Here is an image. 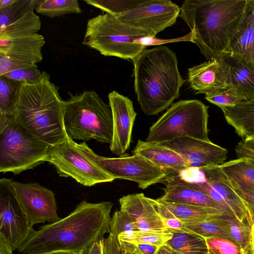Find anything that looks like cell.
<instances>
[{
	"label": "cell",
	"instance_id": "cell-44",
	"mask_svg": "<svg viewBox=\"0 0 254 254\" xmlns=\"http://www.w3.org/2000/svg\"><path fill=\"white\" fill-rule=\"evenodd\" d=\"M104 239L95 242L91 247L84 251L81 254H103Z\"/></svg>",
	"mask_w": 254,
	"mask_h": 254
},
{
	"label": "cell",
	"instance_id": "cell-39",
	"mask_svg": "<svg viewBox=\"0 0 254 254\" xmlns=\"http://www.w3.org/2000/svg\"><path fill=\"white\" fill-rule=\"evenodd\" d=\"M110 233L117 237L124 232L138 230L133 220L121 210L114 213L110 220Z\"/></svg>",
	"mask_w": 254,
	"mask_h": 254
},
{
	"label": "cell",
	"instance_id": "cell-5",
	"mask_svg": "<svg viewBox=\"0 0 254 254\" xmlns=\"http://www.w3.org/2000/svg\"><path fill=\"white\" fill-rule=\"evenodd\" d=\"M64 125L73 140L94 139L110 144L113 133L111 108L94 90L69 94L64 100Z\"/></svg>",
	"mask_w": 254,
	"mask_h": 254
},
{
	"label": "cell",
	"instance_id": "cell-6",
	"mask_svg": "<svg viewBox=\"0 0 254 254\" xmlns=\"http://www.w3.org/2000/svg\"><path fill=\"white\" fill-rule=\"evenodd\" d=\"M161 183L177 185L201 191L212 199L228 215L252 226L254 221L244 201L235 192L219 165L164 170Z\"/></svg>",
	"mask_w": 254,
	"mask_h": 254
},
{
	"label": "cell",
	"instance_id": "cell-16",
	"mask_svg": "<svg viewBox=\"0 0 254 254\" xmlns=\"http://www.w3.org/2000/svg\"><path fill=\"white\" fill-rule=\"evenodd\" d=\"M157 143L178 153L189 168L219 165L227 157L228 150L211 141L182 137Z\"/></svg>",
	"mask_w": 254,
	"mask_h": 254
},
{
	"label": "cell",
	"instance_id": "cell-45",
	"mask_svg": "<svg viewBox=\"0 0 254 254\" xmlns=\"http://www.w3.org/2000/svg\"><path fill=\"white\" fill-rule=\"evenodd\" d=\"M13 249L4 237L0 234V254H12Z\"/></svg>",
	"mask_w": 254,
	"mask_h": 254
},
{
	"label": "cell",
	"instance_id": "cell-33",
	"mask_svg": "<svg viewBox=\"0 0 254 254\" xmlns=\"http://www.w3.org/2000/svg\"><path fill=\"white\" fill-rule=\"evenodd\" d=\"M41 15L54 18L82 12L77 0H40L35 8Z\"/></svg>",
	"mask_w": 254,
	"mask_h": 254
},
{
	"label": "cell",
	"instance_id": "cell-26",
	"mask_svg": "<svg viewBox=\"0 0 254 254\" xmlns=\"http://www.w3.org/2000/svg\"><path fill=\"white\" fill-rule=\"evenodd\" d=\"M231 67L232 87L245 99L254 98V70L226 54L222 57Z\"/></svg>",
	"mask_w": 254,
	"mask_h": 254
},
{
	"label": "cell",
	"instance_id": "cell-31",
	"mask_svg": "<svg viewBox=\"0 0 254 254\" xmlns=\"http://www.w3.org/2000/svg\"><path fill=\"white\" fill-rule=\"evenodd\" d=\"M218 214H211L205 220L200 222L184 223L187 233L195 234L204 238L222 237L232 240L227 227Z\"/></svg>",
	"mask_w": 254,
	"mask_h": 254
},
{
	"label": "cell",
	"instance_id": "cell-15",
	"mask_svg": "<svg viewBox=\"0 0 254 254\" xmlns=\"http://www.w3.org/2000/svg\"><path fill=\"white\" fill-rule=\"evenodd\" d=\"M45 43L44 37L39 33L0 41V76L13 69L40 63Z\"/></svg>",
	"mask_w": 254,
	"mask_h": 254
},
{
	"label": "cell",
	"instance_id": "cell-40",
	"mask_svg": "<svg viewBox=\"0 0 254 254\" xmlns=\"http://www.w3.org/2000/svg\"><path fill=\"white\" fill-rule=\"evenodd\" d=\"M193 39V33L190 31L188 34L176 38L163 39H159L153 36H145L139 38L135 40L134 43L136 44L143 46L145 47L157 45L161 46L163 44L177 42L189 41L192 42Z\"/></svg>",
	"mask_w": 254,
	"mask_h": 254
},
{
	"label": "cell",
	"instance_id": "cell-2",
	"mask_svg": "<svg viewBox=\"0 0 254 254\" xmlns=\"http://www.w3.org/2000/svg\"><path fill=\"white\" fill-rule=\"evenodd\" d=\"M248 0H186L180 17L193 33L192 42L207 59L227 54L229 43L242 22Z\"/></svg>",
	"mask_w": 254,
	"mask_h": 254
},
{
	"label": "cell",
	"instance_id": "cell-19",
	"mask_svg": "<svg viewBox=\"0 0 254 254\" xmlns=\"http://www.w3.org/2000/svg\"><path fill=\"white\" fill-rule=\"evenodd\" d=\"M120 210L126 212L134 221L138 230L168 231L157 211L154 199L143 193L123 196L119 199Z\"/></svg>",
	"mask_w": 254,
	"mask_h": 254
},
{
	"label": "cell",
	"instance_id": "cell-34",
	"mask_svg": "<svg viewBox=\"0 0 254 254\" xmlns=\"http://www.w3.org/2000/svg\"><path fill=\"white\" fill-rule=\"evenodd\" d=\"M40 0H14L6 8L0 11V29L28 12L34 11Z\"/></svg>",
	"mask_w": 254,
	"mask_h": 254
},
{
	"label": "cell",
	"instance_id": "cell-11",
	"mask_svg": "<svg viewBox=\"0 0 254 254\" xmlns=\"http://www.w3.org/2000/svg\"><path fill=\"white\" fill-rule=\"evenodd\" d=\"M79 144L90 158L115 179L134 182L142 190L161 183L166 176L163 169L139 155L104 157L95 153L85 142Z\"/></svg>",
	"mask_w": 254,
	"mask_h": 254
},
{
	"label": "cell",
	"instance_id": "cell-8",
	"mask_svg": "<svg viewBox=\"0 0 254 254\" xmlns=\"http://www.w3.org/2000/svg\"><path fill=\"white\" fill-rule=\"evenodd\" d=\"M208 109V106L196 99L173 103L150 127L146 141L160 143L182 137L210 141Z\"/></svg>",
	"mask_w": 254,
	"mask_h": 254
},
{
	"label": "cell",
	"instance_id": "cell-25",
	"mask_svg": "<svg viewBox=\"0 0 254 254\" xmlns=\"http://www.w3.org/2000/svg\"><path fill=\"white\" fill-rule=\"evenodd\" d=\"M219 166L231 185L254 192V166L249 159L238 158Z\"/></svg>",
	"mask_w": 254,
	"mask_h": 254
},
{
	"label": "cell",
	"instance_id": "cell-14",
	"mask_svg": "<svg viewBox=\"0 0 254 254\" xmlns=\"http://www.w3.org/2000/svg\"><path fill=\"white\" fill-rule=\"evenodd\" d=\"M16 197L32 226L59 221L55 193L37 183L12 181Z\"/></svg>",
	"mask_w": 254,
	"mask_h": 254
},
{
	"label": "cell",
	"instance_id": "cell-7",
	"mask_svg": "<svg viewBox=\"0 0 254 254\" xmlns=\"http://www.w3.org/2000/svg\"><path fill=\"white\" fill-rule=\"evenodd\" d=\"M145 36H151L105 13L88 19L82 44L104 56L132 60L146 48L135 44L134 41Z\"/></svg>",
	"mask_w": 254,
	"mask_h": 254
},
{
	"label": "cell",
	"instance_id": "cell-23",
	"mask_svg": "<svg viewBox=\"0 0 254 254\" xmlns=\"http://www.w3.org/2000/svg\"><path fill=\"white\" fill-rule=\"evenodd\" d=\"M225 120L243 139L254 137V98L221 107Z\"/></svg>",
	"mask_w": 254,
	"mask_h": 254
},
{
	"label": "cell",
	"instance_id": "cell-9",
	"mask_svg": "<svg viewBox=\"0 0 254 254\" xmlns=\"http://www.w3.org/2000/svg\"><path fill=\"white\" fill-rule=\"evenodd\" d=\"M50 146L15 119L0 130V172L17 175L34 169L45 162Z\"/></svg>",
	"mask_w": 254,
	"mask_h": 254
},
{
	"label": "cell",
	"instance_id": "cell-3",
	"mask_svg": "<svg viewBox=\"0 0 254 254\" xmlns=\"http://www.w3.org/2000/svg\"><path fill=\"white\" fill-rule=\"evenodd\" d=\"M132 61L134 91L143 112L156 115L170 107L185 82L176 54L161 45L145 48Z\"/></svg>",
	"mask_w": 254,
	"mask_h": 254
},
{
	"label": "cell",
	"instance_id": "cell-4",
	"mask_svg": "<svg viewBox=\"0 0 254 254\" xmlns=\"http://www.w3.org/2000/svg\"><path fill=\"white\" fill-rule=\"evenodd\" d=\"M64 100L50 76L43 71L36 82L20 83L15 105V120L28 131L50 145L66 140Z\"/></svg>",
	"mask_w": 254,
	"mask_h": 254
},
{
	"label": "cell",
	"instance_id": "cell-48",
	"mask_svg": "<svg viewBox=\"0 0 254 254\" xmlns=\"http://www.w3.org/2000/svg\"><path fill=\"white\" fill-rule=\"evenodd\" d=\"M14 0H0V11L10 6Z\"/></svg>",
	"mask_w": 254,
	"mask_h": 254
},
{
	"label": "cell",
	"instance_id": "cell-47",
	"mask_svg": "<svg viewBox=\"0 0 254 254\" xmlns=\"http://www.w3.org/2000/svg\"><path fill=\"white\" fill-rule=\"evenodd\" d=\"M245 13L254 21V0H248Z\"/></svg>",
	"mask_w": 254,
	"mask_h": 254
},
{
	"label": "cell",
	"instance_id": "cell-52",
	"mask_svg": "<svg viewBox=\"0 0 254 254\" xmlns=\"http://www.w3.org/2000/svg\"><path fill=\"white\" fill-rule=\"evenodd\" d=\"M248 159H249L250 161H251V162L252 163V164L254 166V160L251 159H250V158H248Z\"/></svg>",
	"mask_w": 254,
	"mask_h": 254
},
{
	"label": "cell",
	"instance_id": "cell-13",
	"mask_svg": "<svg viewBox=\"0 0 254 254\" xmlns=\"http://www.w3.org/2000/svg\"><path fill=\"white\" fill-rule=\"evenodd\" d=\"M16 197L12 180H0V234L18 250L34 232Z\"/></svg>",
	"mask_w": 254,
	"mask_h": 254
},
{
	"label": "cell",
	"instance_id": "cell-46",
	"mask_svg": "<svg viewBox=\"0 0 254 254\" xmlns=\"http://www.w3.org/2000/svg\"><path fill=\"white\" fill-rule=\"evenodd\" d=\"M238 143L254 152V137L243 139Z\"/></svg>",
	"mask_w": 254,
	"mask_h": 254
},
{
	"label": "cell",
	"instance_id": "cell-24",
	"mask_svg": "<svg viewBox=\"0 0 254 254\" xmlns=\"http://www.w3.org/2000/svg\"><path fill=\"white\" fill-rule=\"evenodd\" d=\"M156 209L163 219L176 218L183 223H192L205 220L210 214V210L199 206L169 202L160 197L154 199Z\"/></svg>",
	"mask_w": 254,
	"mask_h": 254
},
{
	"label": "cell",
	"instance_id": "cell-17",
	"mask_svg": "<svg viewBox=\"0 0 254 254\" xmlns=\"http://www.w3.org/2000/svg\"><path fill=\"white\" fill-rule=\"evenodd\" d=\"M187 81L195 94L227 89L232 87L231 67L223 57L209 60L189 68Z\"/></svg>",
	"mask_w": 254,
	"mask_h": 254
},
{
	"label": "cell",
	"instance_id": "cell-35",
	"mask_svg": "<svg viewBox=\"0 0 254 254\" xmlns=\"http://www.w3.org/2000/svg\"><path fill=\"white\" fill-rule=\"evenodd\" d=\"M84 1L106 13L118 16L134 6L139 0H84Z\"/></svg>",
	"mask_w": 254,
	"mask_h": 254
},
{
	"label": "cell",
	"instance_id": "cell-36",
	"mask_svg": "<svg viewBox=\"0 0 254 254\" xmlns=\"http://www.w3.org/2000/svg\"><path fill=\"white\" fill-rule=\"evenodd\" d=\"M205 99L220 108L224 107H232L246 99L234 88L222 90L213 93L205 95Z\"/></svg>",
	"mask_w": 254,
	"mask_h": 254
},
{
	"label": "cell",
	"instance_id": "cell-38",
	"mask_svg": "<svg viewBox=\"0 0 254 254\" xmlns=\"http://www.w3.org/2000/svg\"><path fill=\"white\" fill-rule=\"evenodd\" d=\"M42 73L34 64L13 69L1 76L20 83H33L40 80Z\"/></svg>",
	"mask_w": 254,
	"mask_h": 254
},
{
	"label": "cell",
	"instance_id": "cell-54",
	"mask_svg": "<svg viewBox=\"0 0 254 254\" xmlns=\"http://www.w3.org/2000/svg\"><path fill=\"white\" fill-rule=\"evenodd\" d=\"M253 220H254V217H253Z\"/></svg>",
	"mask_w": 254,
	"mask_h": 254
},
{
	"label": "cell",
	"instance_id": "cell-51",
	"mask_svg": "<svg viewBox=\"0 0 254 254\" xmlns=\"http://www.w3.org/2000/svg\"><path fill=\"white\" fill-rule=\"evenodd\" d=\"M49 254H75L72 253L70 252H55L53 253Z\"/></svg>",
	"mask_w": 254,
	"mask_h": 254
},
{
	"label": "cell",
	"instance_id": "cell-32",
	"mask_svg": "<svg viewBox=\"0 0 254 254\" xmlns=\"http://www.w3.org/2000/svg\"><path fill=\"white\" fill-rule=\"evenodd\" d=\"M173 236V233L166 231L135 230L126 231L118 235L119 242L133 245L148 244L160 248L166 245Z\"/></svg>",
	"mask_w": 254,
	"mask_h": 254
},
{
	"label": "cell",
	"instance_id": "cell-49",
	"mask_svg": "<svg viewBox=\"0 0 254 254\" xmlns=\"http://www.w3.org/2000/svg\"><path fill=\"white\" fill-rule=\"evenodd\" d=\"M157 254H172L171 250L166 245L160 247Z\"/></svg>",
	"mask_w": 254,
	"mask_h": 254
},
{
	"label": "cell",
	"instance_id": "cell-30",
	"mask_svg": "<svg viewBox=\"0 0 254 254\" xmlns=\"http://www.w3.org/2000/svg\"><path fill=\"white\" fill-rule=\"evenodd\" d=\"M218 216L227 227L232 240L240 248L244 254H250L252 226L225 213L218 214Z\"/></svg>",
	"mask_w": 254,
	"mask_h": 254
},
{
	"label": "cell",
	"instance_id": "cell-50",
	"mask_svg": "<svg viewBox=\"0 0 254 254\" xmlns=\"http://www.w3.org/2000/svg\"><path fill=\"white\" fill-rule=\"evenodd\" d=\"M251 245L250 254H254V222L251 228Z\"/></svg>",
	"mask_w": 254,
	"mask_h": 254
},
{
	"label": "cell",
	"instance_id": "cell-28",
	"mask_svg": "<svg viewBox=\"0 0 254 254\" xmlns=\"http://www.w3.org/2000/svg\"><path fill=\"white\" fill-rule=\"evenodd\" d=\"M166 245L172 254H207L205 239L198 235L188 233H173L172 238Z\"/></svg>",
	"mask_w": 254,
	"mask_h": 254
},
{
	"label": "cell",
	"instance_id": "cell-42",
	"mask_svg": "<svg viewBox=\"0 0 254 254\" xmlns=\"http://www.w3.org/2000/svg\"><path fill=\"white\" fill-rule=\"evenodd\" d=\"M103 252L104 254H124L118 237L109 233L103 240Z\"/></svg>",
	"mask_w": 254,
	"mask_h": 254
},
{
	"label": "cell",
	"instance_id": "cell-18",
	"mask_svg": "<svg viewBox=\"0 0 254 254\" xmlns=\"http://www.w3.org/2000/svg\"><path fill=\"white\" fill-rule=\"evenodd\" d=\"M113 118V133L110 149L119 156L125 155L131 140L133 127L137 114L128 97L116 91L108 95Z\"/></svg>",
	"mask_w": 254,
	"mask_h": 254
},
{
	"label": "cell",
	"instance_id": "cell-41",
	"mask_svg": "<svg viewBox=\"0 0 254 254\" xmlns=\"http://www.w3.org/2000/svg\"><path fill=\"white\" fill-rule=\"evenodd\" d=\"M120 243L123 251L130 254H157L160 248L156 246L148 244L133 245Z\"/></svg>",
	"mask_w": 254,
	"mask_h": 254
},
{
	"label": "cell",
	"instance_id": "cell-29",
	"mask_svg": "<svg viewBox=\"0 0 254 254\" xmlns=\"http://www.w3.org/2000/svg\"><path fill=\"white\" fill-rule=\"evenodd\" d=\"M41 27L40 17L34 11L27 12L0 29V41L38 33Z\"/></svg>",
	"mask_w": 254,
	"mask_h": 254
},
{
	"label": "cell",
	"instance_id": "cell-43",
	"mask_svg": "<svg viewBox=\"0 0 254 254\" xmlns=\"http://www.w3.org/2000/svg\"><path fill=\"white\" fill-rule=\"evenodd\" d=\"M231 186L235 192L244 201L252 218L254 217V192L248 190H242L236 187Z\"/></svg>",
	"mask_w": 254,
	"mask_h": 254
},
{
	"label": "cell",
	"instance_id": "cell-12",
	"mask_svg": "<svg viewBox=\"0 0 254 254\" xmlns=\"http://www.w3.org/2000/svg\"><path fill=\"white\" fill-rule=\"evenodd\" d=\"M180 10V7L170 0H139L134 6L116 17L155 37L176 23Z\"/></svg>",
	"mask_w": 254,
	"mask_h": 254
},
{
	"label": "cell",
	"instance_id": "cell-37",
	"mask_svg": "<svg viewBox=\"0 0 254 254\" xmlns=\"http://www.w3.org/2000/svg\"><path fill=\"white\" fill-rule=\"evenodd\" d=\"M207 254H244L240 248L230 239L222 237L205 238Z\"/></svg>",
	"mask_w": 254,
	"mask_h": 254
},
{
	"label": "cell",
	"instance_id": "cell-27",
	"mask_svg": "<svg viewBox=\"0 0 254 254\" xmlns=\"http://www.w3.org/2000/svg\"><path fill=\"white\" fill-rule=\"evenodd\" d=\"M20 84L0 76V130L15 119V105Z\"/></svg>",
	"mask_w": 254,
	"mask_h": 254
},
{
	"label": "cell",
	"instance_id": "cell-22",
	"mask_svg": "<svg viewBox=\"0 0 254 254\" xmlns=\"http://www.w3.org/2000/svg\"><path fill=\"white\" fill-rule=\"evenodd\" d=\"M164 194L160 198L167 202L182 203L205 208L214 214L225 213L207 194L193 189L166 185Z\"/></svg>",
	"mask_w": 254,
	"mask_h": 254
},
{
	"label": "cell",
	"instance_id": "cell-55",
	"mask_svg": "<svg viewBox=\"0 0 254 254\" xmlns=\"http://www.w3.org/2000/svg\"><path fill=\"white\" fill-rule=\"evenodd\" d=\"M103 254H104V252H103Z\"/></svg>",
	"mask_w": 254,
	"mask_h": 254
},
{
	"label": "cell",
	"instance_id": "cell-1",
	"mask_svg": "<svg viewBox=\"0 0 254 254\" xmlns=\"http://www.w3.org/2000/svg\"><path fill=\"white\" fill-rule=\"evenodd\" d=\"M111 201H81L68 215L43 225L29 237L18 251L22 254L67 252L81 254L110 232Z\"/></svg>",
	"mask_w": 254,
	"mask_h": 254
},
{
	"label": "cell",
	"instance_id": "cell-10",
	"mask_svg": "<svg viewBox=\"0 0 254 254\" xmlns=\"http://www.w3.org/2000/svg\"><path fill=\"white\" fill-rule=\"evenodd\" d=\"M45 161L52 164L60 176L71 177L86 187L115 180L85 153L79 143L69 137L50 146Z\"/></svg>",
	"mask_w": 254,
	"mask_h": 254
},
{
	"label": "cell",
	"instance_id": "cell-20",
	"mask_svg": "<svg viewBox=\"0 0 254 254\" xmlns=\"http://www.w3.org/2000/svg\"><path fill=\"white\" fill-rule=\"evenodd\" d=\"M227 54L254 70V21L246 13L230 40Z\"/></svg>",
	"mask_w": 254,
	"mask_h": 254
},
{
	"label": "cell",
	"instance_id": "cell-53",
	"mask_svg": "<svg viewBox=\"0 0 254 254\" xmlns=\"http://www.w3.org/2000/svg\"><path fill=\"white\" fill-rule=\"evenodd\" d=\"M124 254H129V253H127V252H124Z\"/></svg>",
	"mask_w": 254,
	"mask_h": 254
},
{
	"label": "cell",
	"instance_id": "cell-21",
	"mask_svg": "<svg viewBox=\"0 0 254 254\" xmlns=\"http://www.w3.org/2000/svg\"><path fill=\"white\" fill-rule=\"evenodd\" d=\"M133 152L145 158L163 170H180L188 168L178 153L157 143L138 140Z\"/></svg>",
	"mask_w": 254,
	"mask_h": 254
}]
</instances>
